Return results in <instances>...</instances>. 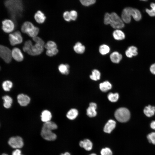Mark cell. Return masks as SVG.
Here are the masks:
<instances>
[{
	"instance_id": "1",
	"label": "cell",
	"mask_w": 155,
	"mask_h": 155,
	"mask_svg": "<svg viewBox=\"0 0 155 155\" xmlns=\"http://www.w3.org/2000/svg\"><path fill=\"white\" fill-rule=\"evenodd\" d=\"M136 21H139L142 18V14L138 9L130 7L124 8L121 14V18L124 23H129L131 20V17Z\"/></svg>"
},
{
	"instance_id": "2",
	"label": "cell",
	"mask_w": 155,
	"mask_h": 155,
	"mask_svg": "<svg viewBox=\"0 0 155 155\" xmlns=\"http://www.w3.org/2000/svg\"><path fill=\"white\" fill-rule=\"evenodd\" d=\"M44 46L38 43L33 45L32 41L28 40L26 41L23 48V51L28 54L32 56L39 55L43 51Z\"/></svg>"
},
{
	"instance_id": "3",
	"label": "cell",
	"mask_w": 155,
	"mask_h": 155,
	"mask_svg": "<svg viewBox=\"0 0 155 155\" xmlns=\"http://www.w3.org/2000/svg\"><path fill=\"white\" fill-rule=\"evenodd\" d=\"M21 30L24 33L27 34L29 36L33 38L37 36L39 28L35 27L30 21H26L22 25Z\"/></svg>"
},
{
	"instance_id": "4",
	"label": "cell",
	"mask_w": 155,
	"mask_h": 155,
	"mask_svg": "<svg viewBox=\"0 0 155 155\" xmlns=\"http://www.w3.org/2000/svg\"><path fill=\"white\" fill-rule=\"evenodd\" d=\"M130 113L127 108L121 107L118 109L115 113L116 119L121 122H125L128 121L130 117Z\"/></svg>"
},
{
	"instance_id": "5",
	"label": "cell",
	"mask_w": 155,
	"mask_h": 155,
	"mask_svg": "<svg viewBox=\"0 0 155 155\" xmlns=\"http://www.w3.org/2000/svg\"><path fill=\"white\" fill-rule=\"evenodd\" d=\"M111 20L110 25L112 27L115 29H121L125 26L124 23L121 17L115 12L111 13Z\"/></svg>"
},
{
	"instance_id": "6",
	"label": "cell",
	"mask_w": 155,
	"mask_h": 155,
	"mask_svg": "<svg viewBox=\"0 0 155 155\" xmlns=\"http://www.w3.org/2000/svg\"><path fill=\"white\" fill-rule=\"evenodd\" d=\"M0 57L6 63H9L12 59L11 51L7 47L0 45Z\"/></svg>"
},
{
	"instance_id": "7",
	"label": "cell",
	"mask_w": 155,
	"mask_h": 155,
	"mask_svg": "<svg viewBox=\"0 0 155 155\" xmlns=\"http://www.w3.org/2000/svg\"><path fill=\"white\" fill-rule=\"evenodd\" d=\"M8 143L11 147L16 149L22 148L24 144L22 138L18 136L11 137L8 141Z\"/></svg>"
},
{
	"instance_id": "8",
	"label": "cell",
	"mask_w": 155,
	"mask_h": 155,
	"mask_svg": "<svg viewBox=\"0 0 155 155\" xmlns=\"http://www.w3.org/2000/svg\"><path fill=\"white\" fill-rule=\"evenodd\" d=\"M9 40L10 44L12 46L20 44L23 41L21 33L18 31L10 34L9 35Z\"/></svg>"
},
{
	"instance_id": "9",
	"label": "cell",
	"mask_w": 155,
	"mask_h": 155,
	"mask_svg": "<svg viewBox=\"0 0 155 155\" xmlns=\"http://www.w3.org/2000/svg\"><path fill=\"white\" fill-rule=\"evenodd\" d=\"M2 29L7 33H9L13 31L15 28V24L12 20L6 19L2 22Z\"/></svg>"
},
{
	"instance_id": "10",
	"label": "cell",
	"mask_w": 155,
	"mask_h": 155,
	"mask_svg": "<svg viewBox=\"0 0 155 155\" xmlns=\"http://www.w3.org/2000/svg\"><path fill=\"white\" fill-rule=\"evenodd\" d=\"M52 130L42 128L41 135L44 139L48 141H53L57 138L56 134Z\"/></svg>"
},
{
	"instance_id": "11",
	"label": "cell",
	"mask_w": 155,
	"mask_h": 155,
	"mask_svg": "<svg viewBox=\"0 0 155 155\" xmlns=\"http://www.w3.org/2000/svg\"><path fill=\"white\" fill-rule=\"evenodd\" d=\"M12 57L16 61L20 62L24 59V56L21 50L19 48L15 47L11 51Z\"/></svg>"
},
{
	"instance_id": "12",
	"label": "cell",
	"mask_w": 155,
	"mask_h": 155,
	"mask_svg": "<svg viewBox=\"0 0 155 155\" xmlns=\"http://www.w3.org/2000/svg\"><path fill=\"white\" fill-rule=\"evenodd\" d=\"M17 100L19 104L22 106H26L30 103V98L27 95L21 94L17 96Z\"/></svg>"
},
{
	"instance_id": "13",
	"label": "cell",
	"mask_w": 155,
	"mask_h": 155,
	"mask_svg": "<svg viewBox=\"0 0 155 155\" xmlns=\"http://www.w3.org/2000/svg\"><path fill=\"white\" fill-rule=\"evenodd\" d=\"M35 21L39 24L43 23L46 21V17L44 13L40 10H38L34 15Z\"/></svg>"
},
{
	"instance_id": "14",
	"label": "cell",
	"mask_w": 155,
	"mask_h": 155,
	"mask_svg": "<svg viewBox=\"0 0 155 155\" xmlns=\"http://www.w3.org/2000/svg\"><path fill=\"white\" fill-rule=\"evenodd\" d=\"M116 125L115 121L112 119L109 120L104 127V131L107 133H110L115 128Z\"/></svg>"
},
{
	"instance_id": "15",
	"label": "cell",
	"mask_w": 155,
	"mask_h": 155,
	"mask_svg": "<svg viewBox=\"0 0 155 155\" xmlns=\"http://www.w3.org/2000/svg\"><path fill=\"white\" fill-rule=\"evenodd\" d=\"M97 108L96 104L94 102H91L89 104V106L87 109V115L90 117L96 116L97 112L96 110Z\"/></svg>"
},
{
	"instance_id": "16",
	"label": "cell",
	"mask_w": 155,
	"mask_h": 155,
	"mask_svg": "<svg viewBox=\"0 0 155 155\" xmlns=\"http://www.w3.org/2000/svg\"><path fill=\"white\" fill-rule=\"evenodd\" d=\"M123 58L122 55L117 51L112 52L110 55L111 61L113 63H118L122 60Z\"/></svg>"
},
{
	"instance_id": "17",
	"label": "cell",
	"mask_w": 155,
	"mask_h": 155,
	"mask_svg": "<svg viewBox=\"0 0 155 155\" xmlns=\"http://www.w3.org/2000/svg\"><path fill=\"white\" fill-rule=\"evenodd\" d=\"M126 56L129 58L137 56L138 54L137 48L133 46L129 47L125 52Z\"/></svg>"
},
{
	"instance_id": "18",
	"label": "cell",
	"mask_w": 155,
	"mask_h": 155,
	"mask_svg": "<svg viewBox=\"0 0 155 155\" xmlns=\"http://www.w3.org/2000/svg\"><path fill=\"white\" fill-rule=\"evenodd\" d=\"M113 36L114 38L116 40H121L125 38V34L124 32L120 29H116L113 33Z\"/></svg>"
},
{
	"instance_id": "19",
	"label": "cell",
	"mask_w": 155,
	"mask_h": 155,
	"mask_svg": "<svg viewBox=\"0 0 155 155\" xmlns=\"http://www.w3.org/2000/svg\"><path fill=\"white\" fill-rule=\"evenodd\" d=\"M80 146L84 148L86 150L90 151L92 148L93 144L92 142L88 139L81 141L79 143Z\"/></svg>"
},
{
	"instance_id": "20",
	"label": "cell",
	"mask_w": 155,
	"mask_h": 155,
	"mask_svg": "<svg viewBox=\"0 0 155 155\" xmlns=\"http://www.w3.org/2000/svg\"><path fill=\"white\" fill-rule=\"evenodd\" d=\"M40 117L41 121L45 123L51 121L52 115L49 111L45 110L42 112Z\"/></svg>"
},
{
	"instance_id": "21",
	"label": "cell",
	"mask_w": 155,
	"mask_h": 155,
	"mask_svg": "<svg viewBox=\"0 0 155 155\" xmlns=\"http://www.w3.org/2000/svg\"><path fill=\"white\" fill-rule=\"evenodd\" d=\"M73 50L77 53L82 54L85 50V47L80 42H77L73 47Z\"/></svg>"
},
{
	"instance_id": "22",
	"label": "cell",
	"mask_w": 155,
	"mask_h": 155,
	"mask_svg": "<svg viewBox=\"0 0 155 155\" xmlns=\"http://www.w3.org/2000/svg\"><path fill=\"white\" fill-rule=\"evenodd\" d=\"M144 112L147 117H150L153 116L155 113V107L149 105L144 108Z\"/></svg>"
},
{
	"instance_id": "23",
	"label": "cell",
	"mask_w": 155,
	"mask_h": 155,
	"mask_svg": "<svg viewBox=\"0 0 155 155\" xmlns=\"http://www.w3.org/2000/svg\"><path fill=\"white\" fill-rule=\"evenodd\" d=\"M112 85L108 81H105L101 83L99 85V88L100 90L104 92H105L111 89L112 88Z\"/></svg>"
},
{
	"instance_id": "24",
	"label": "cell",
	"mask_w": 155,
	"mask_h": 155,
	"mask_svg": "<svg viewBox=\"0 0 155 155\" xmlns=\"http://www.w3.org/2000/svg\"><path fill=\"white\" fill-rule=\"evenodd\" d=\"M78 114V112L77 110L75 108H72L67 112L66 117L69 119L73 120L76 118Z\"/></svg>"
},
{
	"instance_id": "25",
	"label": "cell",
	"mask_w": 155,
	"mask_h": 155,
	"mask_svg": "<svg viewBox=\"0 0 155 155\" xmlns=\"http://www.w3.org/2000/svg\"><path fill=\"white\" fill-rule=\"evenodd\" d=\"M69 65L67 64H61L58 67L59 71L62 74L67 75L69 73Z\"/></svg>"
},
{
	"instance_id": "26",
	"label": "cell",
	"mask_w": 155,
	"mask_h": 155,
	"mask_svg": "<svg viewBox=\"0 0 155 155\" xmlns=\"http://www.w3.org/2000/svg\"><path fill=\"white\" fill-rule=\"evenodd\" d=\"M2 98L4 100V106L7 108H10L13 102L12 98L8 95H5L2 97Z\"/></svg>"
},
{
	"instance_id": "27",
	"label": "cell",
	"mask_w": 155,
	"mask_h": 155,
	"mask_svg": "<svg viewBox=\"0 0 155 155\" xmlns=\"http://www.w3.org/2000/svg\"><path fill=\"white\" fill-rule=\"evenodd\" d=\"M42 128L53 130L57 129V126L54 122L50 121L44 123Z\"/></svg>"
},
{
	"instance_id": "28",
	"label": "cell",
	"mask_w": 155,
	"mask_h": 155,
	"mask_svg": "<svg viewBox=\"0 0 155 155\" xmlns=\"http://www.w3.org/2000/svg\"><path fill=\"white\" fill-rule=\"evenodd\" d=\"M110 49L109 46L106 44H102L100 46L99 48L100 53L102 55H105L110 52Z\"/></svg>"
},
{
	"instance_id": "29",
	"label": "cell",
	"mask_w": 155,
	"mask_h": 155,
	"mask_svg": "<svg viewBox=\"0 0 155 155\" xmlns=\"http://www.w3.org/2000/svg\"><path fill=\"white\" fill-rule=\"evenodd\" d=\"M100 72L96 69L93 70L92 71V74L90 76V79L94 81L99 80L100 78Z\"/></svg>"
},
{
	"instance_id": "30",
	"label": "cell",
	"mask_w": 155,
	"mask_h": 155,
	"mask_svg": "<svg viewBox=\"0 0 155 155\" xmlns=\"http://www.w3.org/2000/svg\"><path fill=\"white\" fill-rule=\"evenodd\" d=\"M12 86L13 83L12 82L9 80L4 81L2 84L3 88L6 91H9Z\"/></svg>"
},
{
	"instance_id": "31",
	"label": "cell",
	"mask_w": 155,
	"mask_h": 155,
	"mask_svg": "<svg viewBox=\"0 0 155 155\" xmlns=\"http://www.w3.org/2000/svg\"><path fill=\"white\" fill-rule=\"evenodd\" d=\"M151 9H146V11L151 17L155 16V3H151L150 4Z\"/></svg>"
},
{
	"instance_id": "32",
	"label": "cell",
	"mask_w": 155,
	"mask_h": 155,
	"mask_svg": "<svg viewBox=\"0 0 155 155\" xmlns=\"http://www.w3.org/2000/svg\"><path fill=\"white\" fill-rule=\"evenodd\" d=\"M107 97L108 100L111 102H115L118 100L119 99V95L117 93L114 94L110 93L108 95Z\"/></svg>"
},
{
	"instance_id": "33",
	"label": "cell",
	"mask_w": 155,
	"mask_h": 155,
	"mask_svg": "<svg viewBox=\"0 0 155 155\" xmlns=\"http://www.w3.org/2000/svg\"><path fill=\"white\" fill-rule=\"evenodd\" d=\"M44 47L47 50H52L57 47L56 43L52 41H48L44 44Z\"/></svg>"
},
{
	"instance_id": "34",
	"label": "cell",
	"mask_w": 155,
	"mask_h": 155,
	"mask_svg": "<svg viewBox=\"0 0 155 155\" xmlns=\"http://www.w3.org/2000/svg\"><path fill=\"white\" fill-rule=\"evenodd\" d=\"M81 3L84 6H88L95 3L96 0H79Z\"/></svg>"
},
{
	"instance_id": "35",
	"label": "cell",
	"mask_w": 155,
	"mask_h": 155,
	"mask_svg": "<svg viewBox=\"0 0 155 155\" xmlns=\"http://www.w3.org/2000/svg\"><path fill=\"white\" fill-rule=\"evenodd\" d=\"M111 20L110 13H106L104 15V22L105 24L107 25L110 24Z\"/></svg>"
},
{
	"instance_id": "36",
	"label": "cell",
	"mask_w": 155,
	"mask_h": 155,
	"mask_svg": "<svg viewBox=\"0 0 155 155\" xmlns=\"http://www.w3.org/2000/svg\"><path fill=\"white\" fill-rule=\"evenodd\" d=\"M147 139L150 143L155 144V132H152L149 134L147 136Z\"/></svg>"
},
{
	"instance_id": "37",
	"label": "cell",
	"mask_w": 155,
	"mask_h": 155,
	"mask_svg": "<svg viewBox=\"0 0 155 155\" xmlns=\"http://www.w3.org/2000/svg\"><path fill=\"white\" fill-rule=\"evenodd\" d=\"M100 154L101 155H112V152L109 148H105L101 150Z\"/></svg>"
},
{
	"instance_id": "38",
	"label": "cell",
	"mask_w": 155,
	"mask_h": 155,
	"mask_svg": "<svg viewBox=\"0 0 155 155\" xmlns=\"http://www.w3.org/2000/svg\"><path fill=\"white\" fill-rule=\"evenodd\" d=\"M63 17L64 20L66 22H70L71 21L69 11H65L63 13Z\"/></svg>"
},
{
	"instance_id": "39",
	"label": "cell",
	"mask_w": 155,
	"mask_h": 155,
	"mask_svg": "<svg viewBox=\"0 0 155 155\" xmlns=\"http://www.w3.org/2000/svg\"><path fill=\"white\" fill-rule=\"evenodd\" d=\"M70 15L71 20H75L78 17V14L76 11L72 10L69 11Z\"/></svg>"
},
{
	"instance_id": "40",
	"label": "cell",
	"mask_w": 155,
	"mask_h": 155,
	"mask_svg": "<svg viewBox=\"0 0 155 155\" xmlns=\"http://www.w3.org/2000/svg\"><path fill=\"white\" fill-rule=\"evenodd\" d=\"M33 40L35 42V43H38L44 46V42L40 38L37 36L33 38Z\"/></svg>"
},
{
	"instance_id": "41",
	"label": "cell",
	"mask_w": 155,
	"mask_h": 155,
	"mask_svg": "<svg viewBox=\"0 0 155 155\" xmlns=\"http://www.w3.org/2000/svg\"><path fill=\"white\" fill-rule=\"evenodd\" d=\"M21 153V150L18 149H17L13 152L12 155H24L22 154Z\"/></svg>"
},
{
	"instance_id": "42",
	"label": "cell",
	"mask_w": 155,
	"mask_h": 155,
	"mask_svg": "<svg viewBox=\"0 0 155 155\" xmlns=\"http://www.w3.org/2000/svg\"><path fill=\"white\" fill-rule=\"evenodd\" d=\"M150 71L152 74L155 75V63L152 64L150 67Z\"/></svg>"
},
{
	"instance_id": "43",
	"label": "cell",
	"mask_w": 155,
	"mask_h": 155,
	"mask_svg": "<svg viewBox=\"0 0 155 155\" xmlns=\"http://www.w3.org/2000/svg\"><path fill=\"white\" fill-rule=\"evenodd\" d=\"M150 127L152 129L155 130V121H153L151 123Z\"/></svg>"
},
{
	"instance_id": "44",
	"label": "cell",
	"mask_w": 155,
	"mask_h": 155,
	"mask_svg": "<svg viewBox=\"0 0 155 155\" xmlns=\"http://www.w3.org/2000/svg\"><path fill=\"white\" fill-rule=\"evenodd\" d=\"M60 155H71V154L68 152H65L64 154H61Z\"/></svg>"
},
{
	"instance_id": "45",
	"label": "cell",
	"mask_w": 155,
	"mask_h": 155,
	"mask_svg": "<svg viewBox=\"0 0 155 155\" xmlns=\"http://www.w3.org/2000/svg\"><path fill=\"white\" fill-rule=\"evenodd\" d=\"M89 155H97L95 153H92Z\"/></svg>"
},
{
	"instance_id": "46",
	"label": "cell",
	"mask_w": 155,
	"mask_h": 155,
	"mask_svg": "<svg viewBox=\"0 0 155 155\" xmlns=\"http://www.w3.org/2000/svg\"><path fill=\"white\" fill-rule=\"evenodd\" d=\"M2 155H8L7 154L4 153V154H2Z\"/></svg>"
},
{
	"instance_id": "47",
	"label": "cell",
	"mask_w": 155,
	"mask_h": 155,
	"mask_svg": "<svg viewBox=\"0 0 155 155\" xmlns=\"http://www.w3.org/2000/svg\"><path fill=\"white\" fill-rule=\"evenodd\" d=\"M141 1H147L148 0H140Z\"/></svg>"
},
{
	"instance_id": "48",
	"label": "cell",
	"mask_w": 155,
	"mask_h": 155,
	"mask_svg": "<svg viewBox=\"0 0 155 155\" xmlns=\"http://www.w3.org/2000/svg\"><path fill=\"white\" fill-rule=\"evenodd\" d=\"M0 69H1V67L0 66Z\"/></svg>"
}]
</instances>
